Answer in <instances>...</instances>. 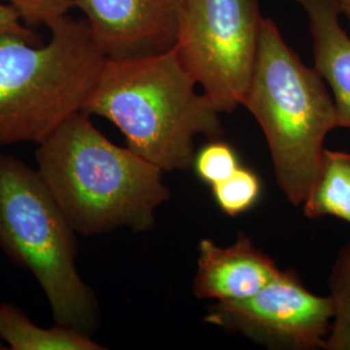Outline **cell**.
<instances>
[{
  "instance_id": "1",
  "label": "cell",
  "mask_w": 350,
  "mask_h": 350,
  "mask_svg": "<svg viewBox=\"0 0 350 350\" xmlns=\"http://www.w3.org/2000/svg\"><path fill=\"white\" fill-rule=\"evenodd\" d=\"M90 117L75 113L38 144V174L77 234L150 231L170 199L163 170L116 146Z\"/></svg>"
},
{
  "instance_id": "2",
  "label": "cell",
  "mask_w": 350,
  "mask_h": 350,
  "mask_svg": "<svg viewBox=\"0 0 350 350\" xmlns=\"http://www.w3.org/2000/svg\"><path fill=\"white\" fill-rule=\"evenodd\" d=\"M82 112L111 121L130 150L163 172L193 166L196 135L224 134L221 112L198 94L174 49L107 59Z\"/></svg>"
},
{
  "instance_id": "3",
  "label": "cell",
  "mask_w": 350,
  "mask_h": 350,
  "mask_svg": "<svg viewBox=\"0 0 350 350\" xmlns=\"http://www.w3.org/2000/svg\"><path fill=\"white\" fill-rule=\"evenodd\" d=\"M243 105L262 129L279 187L302 205L319 179L325 137L338 127V114L323 77L301 62L273 18L263 17Z\"/></svg>"
},
{
  "instance_id": "4",
  "label": "cell",
  "mask_w": 350,
  "mask_h": 350,
  "mask_svg": "<svg viewBox=\"0 0 350 350\" xmlns=\"http://www.w3.org/2000/svg\"><path fill=\"white\" fill-rule=\"evenodd\" d=\"M46 44L0 37V148L43 140L82 112L107 57L85 18L51 26Z\"/></svg>"
},
{
  "instance_id": "5",
  "label": "cell",
  "mask_w": 350,
  "mask_h": 350,
  "mask_svg": "<svg viewBox=\"0 0 350 350\" xmlns=\"http://www.w3.org/2000/svg\"><path fill=\"white\" fill-rule=\"evenodd\" d=\"M75 230L37 169L0 154V250L42 288L56 325L92 335L100 310L77 269Z\"/></svg>"
},
{
  "instance_id": "6",
  "label": "cell",
  "mask_w": 350,
  "mask_h": 350,
  "mask_svg": "<svg viewBox=\"0 0 350 350\" xmlns=\"http://www.w3.org/2000/svg\"><path fill=\"white\" fill-rule=\"evenodd\" d=\"M262 20L260 0H182L173 49L221 113L244 103Z\"/></svg>"
},
{
  "instance_id": "7",
  "label": "cell",
  "mask_w": 350,
  "mask_h": 350,
  "mask_svg": "<svg viewBox=\"0 0 350 350\" xmlns=\"http://www.w3.org/2000/svg\"><path fill=\"white\" fill-rule=\"evenodd\" d=\"M332 318L331 296H317L295 271H280L253 296L211 306L205 322L267 348L313 350L325 349Z\"/></svg>"
},
{
  "instance_id": "8",
  "label": "cell",
  "mask_w": 350,
  "mask_h": 350,
  "mask_svg": "<svg viewBox=\"0 0 350 350\" xmlns=\"http://www.w3.org/2000/svg\"><path fill=\"white\" fill-rule=\"evenodd\" d=\"M182 0H75L107 59H130L174 47Z\"/></svg>"
},
{
  "instance_id": "9",
  "label": "cell",
  "mask_w": 350,
  "mask_h": 350,
  "mask_svg": "<svg viewBox=\"0 0 350 350\" xmlns=\"http://www.w3.org/2000/svg\"><path fill=\"white\" fill-rule=\"evenodd\" d=\"M279 273L276 263L244 234L226 248L202 239L193 292L199 299L218 302L243 300L261 291Z\"/></svg>"
},
{
  "instance_id": "10",
  "label": "cell",
  "mask_w": 350,
  "mask_h": 350,
  "mask_svg": "<svg viewBox=\"0 0 350 350\" xmlns=\"http://www.w3.org/2000/svg\"><path fill=\"white\" fill-rule=\"evenodd\" d=\"M309 21L315 69L336 107L338 127L350 130V37L340 24L338 0H295Z\"/></svg>"
},
{
  "instance_id": "11",
  "label": "cell",
  "mask_w": 350,
  "mask_h": 350,
  "mask_svg": "<svg viewBox=\"0 0 350 350\" xmlns=\"http://www.w3.org/2000/svg\"><path fill=\"white\" fill-rule=\"evenodd\" d=\"M0 338L12 350L105 349L91 335L72 327H39L11 302L0 304Z\"/></svg>"
},
{
  "instance_id": "12",
  "label": "cell",
  "mask_w": 350,
  "mask_h": 350,
  "mask_svg": "<svg viewBox=\"0 0 350 350\" xmlns=\"http://www.w3.org/2000/svg\"><path fill=\"white\" fill-rule=\"evenodd\" d=\"M302 205L310 219L332 215L350 225V152L325 150L319 179Z\"/></svg>"
},
{
  "instance_id": "13",
  "label": "cell",
  "mask_w": 350,
  "mask_h": 350,
  "mask_svg": "<svg viewBox=\"0 0 350 350\" xmlns=\"http://www.w3.org/2000/svg\"><path fill=\"white\" fill-rule=\"evenodd\" d=\"M334 318L325 349L350 350V243L338 253L329 276Z\"/></svg>"
},
{
  "instance_id": "14",
  "label": "cell",
  "mask_w": 350,
  "mask_h": 350,
  "mask_svg": "<svg viewBox=\"0 0 350 350\" xmlns=\"http://www.w3.org/2000/svg\"><path fill=\"white\" fill-rule=\"evenodd\" d=\"M212 188L217 205L230 217L250 211L261 195L260 178L250 169L241 166L234 174Z\"/></svg>"
},
{
  "instance_id": "15",
  "label": "cell",
  "mask_w": 350,
  "mask_h": 350,
  "mask_svg": "<svg viewBox=\"0 0 350 350\" xmlns=\"http://www.w3.org/2000/svg\"><path fill=\"white\" fill-rule=\"evenodd\" d=\"M193 167L201 180L213 187L234 174L240 167V163L230 144L214 139L195 154Z\"/></svg>"
},
{
  "instance_id": "16",
  "label": "cell",
  "mask_w": 350,
  "mask_h": 350,
  "mask_svg": "<svg viewBox=\"0 0 350 350\" xmlns=\"http://www.w3.org/2000/svg\"><path fill=\"white\" fill-rule=\"evenodd\" d=\"M10 4L26 25L50 29L75 10V0H1Z\"/></svg>"
},
{
  "instance_id": "17",
  "label": "cell",
  "mask_w": 350,
  "mask_h": 350,
  "mask_svg": "<svg viewBox=\"0 0 350 350\" xmlns=\"http://www.w3.org/2000/svg\"><path fill=\"white\" fill-rule=\"evenodd\" d=\"M7 34L24 38L31 44L42 43V37L26 25L10 4L0 0V37Z\"/></svg>"
},
{
  "instance_id": "18",
  "label": "cell",
  "mask_w": 350,
  "mask_h": 350,
  "mask_svg": "<svg viewBox=\"0 0 350 350\" xmlns=\"http://www.w3.org/2000/svg\"><path fill=\"white\" fill-rule=\"evenodd\" d=\"M338 3L341 14L347 16L350 21V0H338Z\"/></svg>"
}]
</instances>
